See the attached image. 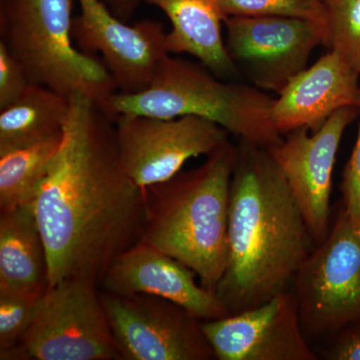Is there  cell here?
Wrapping results in <instances>:
<instances>
[{
  "label": "cell",
  "mask_w": 360,
  "mask_h": 360,
  "mask_svg": "<svg viewBox=\"0 0 360 360\" xmlns=\"http://www.w3.org/2000/svg\"><path fill=\"white\" fill-rule=\"evenodd\" d=\"M33 205L51 286L70 278L99 286L141 240L143 188L123 167L115 122L89 97H70L60 146Z\"/></svg>",
  "instance_id": "cell-1"
},
{
  "label": "cell",
  "mask_w": 360,
  "mask_h": 360,
  "mask_svg": "<svg viewBox=\"0 0 360 360\" xmlns=\"http://www.w3.org/2000/svg\"><path fill=\"white\" fill-rule=\"evenodd\" d=\"M229 259L215 293L236 314L290 290L314 243L267 149L240 141L232 174Z\"/></svg>",
  "instance_id": "cell-2"
},
{
  "label": "cell",
  "mask_w": 360,
  "mask_h": 360,
  "mask_svg": "<svg viewBox=\"0 0 360 360\" xmlns=\"http://www.w3.org/2000/svg\"><path fill=\"white\" fill-rule=\"evenodd\" d=\"M238 146L227 139L200 167L144 187L141 240L195 272L214 291L229 259V210Z\"/></svg>",
  "instance_id": "cell-3"
},
{
  "label": "cell",
  "mask_w": 360,
  "mask_h": 360,
  "mask_svg": "<svg viewBox=\"0 0 360 360\" xmlns=\"http://www.w3.org/2000/svg\"><path fill=\"white\" fill-rule=\"evenodd\" d=\"M274 97L253 85L222 79L198 61L174 58L160 63L150 85L137 94L116 92L115 120L134 115L170 118L198 116L240 141L269 148L283 141L270 118Z\"/></svg>",
  "instance_id": "cell-4"
},
{
  "label": "cell",
  "mask_w": 360,
  "mask_h": 360,
  "mask_svg": "<svg viewBox=\"0 0 360 360\" xmlns=\"http://www.w3.org/2000/svg\"><path fill=\"white\" fill-rule=\"evenodd\" d=\"M75 0H0V42L30 84L72 97L82 94L111 120L116 89L98 58L78 49L72 37Z\"/></svg>",
  "instance_id": "cell-5"
},
{
  "label": "cell",
  "mask_w": 360,
  "mask_h": 360,
  "mask_svg": "<svg viewBox=\"0 0 360 360\" xmlns=\"http://www.w3.org/2000/svg\"><path fill=\"white\" fill-rule=\"evenodd\" d=\"M291 290L310 343L324 342L360 321V231L342 205L326 238L300 266Z\"/></svg>",
  "instance_id": "cell-6"
},
{
  "label": "cell",
  "mask_w": 360,
  "mask_h": 360,
  "mask_svg": "<svg viewBox=\"0 0 360 360\" xmlns=\"http://www.w3.org/2000/svg\"><path fill=\"white\" fill-rule=\"evenodd\" d=\"M98 284L65 279L51 286L20 345L1 360H122Z\"/></svg>",
  "instance_id": "cell-7"
},
{
  "label": "cell",
  "mask_w": 360,
  "mask_h": 360,
  "mask_svg": "<svg viewBox=\"0 0 360 360\" xmlns=\"http://www.w3.org/2000/svg\"><path fill=\"white\" fill-rule=\"evenodd\" d=\"M225 44L234 65L251 85L278 94L326 45L324 23L286 16H227Z\"/></svg>",
  "instance_id": "cell-8"
},
{
  "label": "cell",
  "mask_w": 360,
  "mask_h": 360,
  "mask_svg": "<svg viewBox=\"0 0 360 360\" xmlns=\"http://www.w3.org/2000/svg\"><path fill=\"white\" fill-rule=\"evenodd\" d=\"M122 360H213L202 321L176 303L149 295L101 291Z\"/></svg>",
  "instance_id": "cell-9"
},
{
  "label": "cell",
  "mask_w": 360,
  "mask_h": 360,
  "mask_svg": "<svg viewBox=\"0 0 360 360\" xmlns=\"http://www.w3.org/2000/svg\"><path fill=\"white\" fill-rule=\"evenodd\" d=\"M123 167L141 188L172 179L187 160L207 156L226 141V130L198 116L122 115L115 122Z\"/></svg>",
  "instance_id": "cell-10"
},
{
  "label": "cell",
  "mask_w": 360,
  "mask_h": 360,
  "mask_svg": "<svg viewBox=\"0 0 360 360\" xmlns=\"http://www.w3.org/2000/svg\"><path fill=\"white\" fill-rule=\"evenodd\" d=\"M72 37L78 49L101 58L117 92L137 94L148 89L169 52L167 30L160 21L127 25L103 0H77Z\"/></svg>",
  "instance_id": "cell-11"
},
{
  "label": "cell",
  "mask_w": 360,
  "mask_h": 360,
  "mask_svg": "<svg viewBox=\"0 0 360 360\" xmlns=\"http://www.w3.org/2000/svg\"><path fill=\"white\" fill-rule=\"evenodd\" d=\"M357 115L356 106L341 108L314 131L307 127L292 130L267 148L300 206L315 246L321 245L330 229L336 155L345 129Z\"/></svg>",
  "instance_id": "cell-12"
},
{
  "label": "cell",
  "mask_w": 360,
  "mask_h": 360,
  "mask_svg": "<svg viewBox=\"0 0 360 360\" xmlns=\"http://www.w3.org/2000/svg\"><path fill=\"white\" fill-rule=\"evenodd\" d=\"M202 329L215 359H321L303 333L291 288L255 309L203 321Z\"/></svg>",
  "instance_id": "cell-13"
},
{
  "label": "cell",
  "mask_w": 360,
  "mask_h": 360,
  "mask_svg": "<svg viewBox=\"0 0 360 360\" xmlns=\"http://www.w3.org/2000/svg\"><path fill=\"white\" fill-rule=\"evenodd\" d=\"M186 264L139 240L116 258L99 288L115 295H149L176 303L201 321L229 316V309L214 291L195 281Z\"/></svg>",
  "instance_id": "cell-14"
},
{
  "label": "cell",
  "mask_w": 360,
  "mask_h": 360,
  "mask_svg": "<svg viewBox=\"0 0 360 360\" xmlns=\"http://www.w3.org/2000/svg\"><path fill=\"white\" fill-rule=\"evenodd\" d=\"M359 75L335 51L307 66L274 98L270 118L281 135L307 127L314 131L347 106L360 103Z\"/></svg>",
  "instance_id": "cell-15"
},
{
  "label": "cell",
  "mask_w": 360,
  "mask_h": 360,
  "mask_svg": "<svg viewBox=\"0 0 360 360\" xmlns=\"http://www.w3.org/2000/svg\"><path fill=\"white\" fill-rule=\"evenodd\" d=\"M167 16L170 30L167 47L170 54H187L222 79H236L240 72L225 44L226 18L220 0H143Z\"/></svg>",
  "instance_id": "cell-16"
},
{
  "label": "cell",
  "mask_w": 360,
  "mask_h": 360,
  "mask_svg": "<svg viewBox=\"0 0 360 360\" xmlns=\"http://www.w3.org/2000/svg\"><path fill=\"white\" fill-rule=\"evenodd\" d=\"M51 288L33 201L0 210V292L42 297Z\"/></svg>",
  "instance_id": "cell-17"
},
{
  "label": "cell",
  "mask_w": 360,
  "mask_h": 360,
  "mask_svg": "<svg viewBox=\"0 0 360 360\" xmlns=\"http://www.w3.org/2000/svg\"><path fill=\"white\" fill-rule=\"evenodd\" d=\"M70 108L68 97L44 85L30 84L18 101L0 110V150L61 134Z\"/></svg>",
  "instance_id": "cell-18"
},
{
  "label": "cell",
  "mask_w": 360,
  "mask_h": 360,
  "mask_svg": "<svg viewBox=\"0 0 360 360\" xmlns=\"http://www.w3.org/2000/svg\"><path fill=\"white\" fill-rule=\"evenodd\" d=\"M61 137L63 132L0 150V210L34 200L60 146Z\"/></svg>",
  "instance_id": "cell-19"
},
{
  "label": "cell",
  "mask_w": 360,
  "mask_h": 360,
  "mask_svg": "<svg viewBox=\"0 0 360 360\" xmlns=\"http://www.w3.org/2000/svg\"><path fill=\"white\" fill-rule=\"evenodd\" d=\"M326 46L360 77V0L326 2Z\"/></svg>",
  "instance_id": "cell-20"
},
{
  "label": "cell",
  "mask_w": 360,
  "mask_h": 360,
  "mask_svg": "<svg viewBox=\"0 0 360 360\" xmlns=\"http://www.w3.org/2000/svg\"><path fill=\"white\" fill-rule=\"evenodd\" d=\"M227 16L274 15L302 18L326 25L324 0H220Z\"/></svg>",
  "instance_id": "cell-21"
},
{
  "label": "cell",
  "mask_w": 360,
  "mask_h": 360,
  "mask_svg": "<svg viewBox=\"0 0 360 360\" xmlns=\"http://www.w3.org/2000/svg\"><path fill=\"white\" fill-rule=\"evenodd\" d=\"M42 297L0 292V354L20 345L37 316Z\"/></svg>",
  "instance_id": "cell-22"
},
{
  "label": "cell",
  "mask_w": 360,
  "mask_h": 360,
  "mask_svg": "<svg viewBox=\"0 0 360 360\" xmlns=\"http://www.w3.org/2000/svg\"><path fill=\"white\" fill-rule=\"evenodd\" d=\"M30 84L22 66L0 42V110L18 101Z\"/></svg>",
  "instance_id": "cell-23"
},
{
  "label": "cell",
  "mask_w": 360,
  "mask_h": 360,
  "mask_svg": "<svg viewBox=\"0 0 360 360\" xmlns=\"http://www.w3.org/2000/svg\"><path fill=\"white\" fill-rule=\"evenodd\" d=\"M359 127L356 142L349 160L342 174L340 191L342 205L350 221L360 231V103L359 105Z\"/></svg>",
  "instance_id": "cell-24"
},
{
  "label": "cell",
  "mask_w": 360,
  "mask_h": 360,
  "mask_svg": "<svg viewBox=\"0 0 360 360\" xmlns=\"http://www.w3.org/2000/svg\"><path fill=\"white\" fill-rule=\"evenodd\" d=\"M323 345L319 359L360 360V321L348 324Z\"/></svg>",
  "instance_id": "cell-25"
},
{
  "label": "cell",
  "mask_w": 360,
  "mask_h": 360,
  "mask_svg": "<svg viewBox=\"0 0 360 360\" xmlns=\"http://www.w3.org/2000/svg\"><path fill=\"white\" fill-rule=\"evenodd\" d=\"M111 13L120 20L129 22L143 0H103Z\"/></svg>",
  "instance_id": "cell-26"
},
{
  "label": "cell",
  "mask_w": 360,
  "mask_h": 360,
  "mask_svg": "<svg viewBox=\"0 0 360 360\" xmlns=\"http://www.w3.org/2000/svg\"><path fill=\"white\" fill-rule=\"evenodd\" d=\"M328 1H330V0H324V2H326H326H328Z\"/></svg>",
  "instance_id": "cell-27"
}]
</instances>
